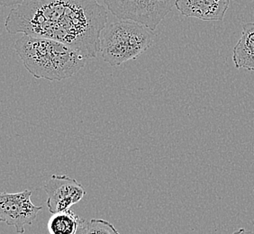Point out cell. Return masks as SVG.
Instances as JSON below:
<instances>
[{
	"mask_svg": "<svg viewBox=\"0 0 254 234\" xmlns=\"http://www.w3.org/2000/svg\"><path fill=\"white\" fill-rule=\"evenodd\" d=\"M108 19L97 0H25L11 9L5 25L10 34L54 40L88 59L99 52Z\"/></svg>",
	"mask_w": 254,
	"mask_h": 234,
	"instance_id": "6da1fadb",
	"label": "cell"
},
{
	"mask_svg": "<svg viewBox=\"0 0 254 234\" xmlns=\"http://www.w3.org/2000/svg\"><path fill=\"white\" fill-rule=\"evenodd\" d=\"M14 46L27 71L49 81L71 78L87 62L76 51L54 40L23 35Z\"/></svg>",
	"mask_w": 254,
	"mask_h": 234,
	"instance_id": "7a4b0ae2",
	"label": "cell"
},
{
	"mask_svg": "<svg viewBox=\"0 0 254 234\" xmlns=\"http://www.w3.org/2000/svg\"><path fill=\"white\" fill-rule=\"evenodd\" d=\"M153 31L136 22L118 20L106 25L100 36L99 52L105 62L118 67L135 59L151 47Z\"/></svg>",
	"mask_w": 254,
	"mask_h": 234,
	"instance_id": "3957f363",
	"label": "cell"
},
{
	"mask_svg": "<svg viewBox=\"0 0 254 234\" xmlns=\"http://www.w3.org/2000/svg\"><path fill=\"white\" fill-rule=\"evenodd\" d=\"M118 20H130L154 31L177 0H103Z\"/></svg>",
	"mask_w": 254,
	"mask_h": 234,
	"instance_id": "277c9868",
	"label": "cell"
},
{
	"mask_svg": "<svg viewBox=\"0 0 254 234\" xmlns=\"http://www.w3.org/2000/svg\"><path fill=\"white\" fill-rule=\"evenodd\" d=\"M32 191L25 189L19 193L0 194V221L14 226L18 234H25V225H31L36 219L43 206L31 201Z\"/></svg>",
	"mask_w": 254,
	"mask_h": 234,
	"instance_id": "5b68a950",
	"label": "cell"
},
{
	"mask_svg": "<svg viewBox=\"0 0 254 234\" xmlns=\"http://www.w3.org/2000/svg\"><path fill=\"white\" fill-rule=\"evenodd\" d=\"M48 196L47 207L53 215L68 210L86 195L78 181L67 175H54L44 185Z\"/></svg>",
	"mask_w": 254,
	"mask_h": 234,
	"instance_id": "8992f818",
	"label": "cell"
},
{
	"mask_svg": "<svg viewBox=\"0 0 254 234\" xmlns=\"http://www.w3.org/2000/svg\"><path fill=\"white\" fill-rule=\"evenodd\" d=\"M230 0H177L175 6L181 14L203 21H223Z\"/></svg>",
	"mask_w": 254,
	"mask_h": 234,
	"instance_id": "52a82bcc",
	"label": "cell"
},
{
	"mask_svg": "<svg viewBox=\"0 0 254 234\" xmlns=\"http://www.w3.org/2000/svg\"><path fill=\"white\" fill-rule=\"evenodd\" d=\"M243 33L233 50V60L236 68L254 71V23L242 25Z\"/></svg>",
	"mask_w": 254,
	"mask_h": 234,
	"instance_id": "ba28073f",
	"label": "cell"
},
{
	"mask_svg": "<svg viewBox=\"0 0 254 234\" xmlns=\"http://www.w3.org/2000/svg\"><path fill=\"white\" fill-rule=\"evenodd\" d=\"M83 219L70 209L54 214L48 222L50 234H76Z\"/></svg>",
	"mask_w": 254,
	"mask_h": 234,
	"instance_id": "9c48e42d",
	"label": "cell"
},
{
	"mask_svg": "<svg viewBox=\"0 0 254 234\" xmlns=\"http://www.w3.org/2000/svg\"><path fill=\"white\" fill-rule=\"evenodd\" d=\"M85 234H120L117 228L108 221L91 219L85 223Z\"/></svg>",
	"mask_w": 254,
	"mask_h": 234,
	"instance_id": "30bf717a",
	"label": "cell"
},
{
	"mask_svg": "<svg viewBox=\"0 0 254 234\" xmlns=\"http://www.w3.org/2000/svg\"><path fill=\"white\" fill-rule=\"evenodd\" d=\"M25 0H0V4L3 6H17Z\"/></svg>",
	"mask_w": 254,
	"mask_h": 234,
	"instance_id": "8fae6325",
	"label": "cell"
},
{
	"mask_svg": "<svg viewBox=\"0 0 254 234\" xmlns=\"http://www.w3.org/2000/svg\"><path fill=\"white\" fill-rule=\"evenodd\" d=\"M233 234H254V232L247 231V230L245 229V228H242V229L236 231V232H235Z\"/></svg>",
	"mask_w": 254,
	"mask_h": 234,
	"instance_id": "7c38bea8",
	"label": "cell"
},
{
	"mask_svg": "<svg viewBox=\"0 0 254 234\" xmlns=\"http://www.w3.org/2000/svg\"><path fill=\"white\" fill-rule=\"evenodd\" d=\"M85 223H86V220L83 219L76 234H85Z\"/></svg>",
	"mask_w": 254,
	"mask_h": 234,
	"instance_id": "4fadbf2b",
	"label": "cell"
},
{
	"mask_svg": "<svg viewBox=\"0 0 254 234\" xmlns=\"http://www.w3.org/2000/svg\"></svg>",
	"mask_w": 254,
	"mask_h": 234,
	"instance_id": "5bb4252c",
	"label": "cell"
}]
</instances>
